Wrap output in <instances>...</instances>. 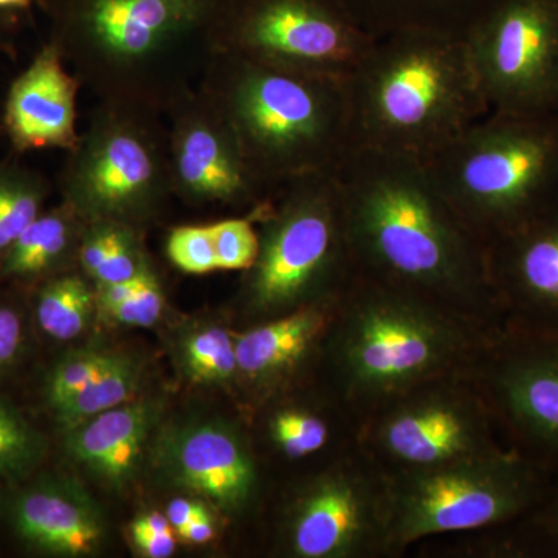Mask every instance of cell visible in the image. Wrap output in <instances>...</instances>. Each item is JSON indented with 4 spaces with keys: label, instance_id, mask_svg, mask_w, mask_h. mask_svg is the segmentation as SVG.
Instances as JSON below:
<instances>
[{
    "label": "cell",
    "instance_id": "cell-12",
    "mask_svg": "<svg viewBox=\"0 0 558 558\" xmlns=\"http://www.w3.org/2000/svg\"><path fill=\"white\" fill-rule=\"evenodd\" d=\"M384 542L385 487L352 465L322 473L290 506L286 543L295 557H360Z\"/></svg>",
    "mask_w": 558,
    "mask_h": 558
},
{
    "label": "cell",
    "instance_id": "cell-17",
    "mask_svg": "<svg viewBox=\"0 0 558 558\" xmlns=\"http://www.w3.org/2000/svg\"><path fill=\"white\" fill-rule=\"evenodd\" d=\"M5 120L17 148L76 145V81L62 65L60 51L47 47L16 80Z\"/></svg>",
    "mask_w": 558,
    "mask_h": 558
},
{
    "label": "cell",
    "instance_id": "cell-37",
    "mask_svg": "<svg viewBox=\"0 0 558 558\" xmlns=\"http://www.w3.org/2000/svg\"><path fill=\"white\" fill-rule=\"evenodd\" d=\"M135 549L142 554L143 557L148 558H168L174 556L175 546H178V535L172 532H165V534H145L134 535L131 537Z\"/></svg>",
    "mask_w": 558,
    "mask_h": 558
},
{
    "label": "cell",
    "instance_id": "cell-20",
    "mask_svg": "<svg viewBox=\"0 0 558 558\" xmlns=\"http://www.w3.org/2000/svg\"><path fill=\"white\" fill-rule=\"evenodd\" d=\"M160 407L150 400L124 403L65 433L70 457L106 486L123 490L134 480Z\"/></svg>",
    "mask_w": 558,
    "mask_h": 558
},
{
    "label": "cell",
    "instance_id": "cell-2",
    "mask_svg": "<svg viewBox=\"0 0 558 558\" xmlns=\"http://www.w3.org/2000/svg\"><path fill=\"white\" fill-rule=\"evenodd\" d=\"M348 94L354 148L422 163L488 113L465 40L432 33L376 38Z\"/></svg>",
    "mask_w": 558,
    "mask_h": 558
},
{
    "label": "cell",
    "instance_id": "cell-6",
    "mask_svg": "<svg viewBox=\"0 0 558 558\" xmlns=\"http://www.w3.org/2000/svg\"><path fill=\"white\" fill-rule=\"evenodd\" d=\"M204 0H89L72 57L84 78L123 106L182 97L215 54L197 47Z\"/></svg>",
    "mask_w": 558,
    "mask_h": 558
},
{
    "label": "cell",
    "instance_id": "cell-30",
    "mask_svg": "<svg viewBox=\"0 0 558 558\" xmlns=\"http://www.w3.org/2000/svg\"><path fill=\"white\" fill-rule=\"evenodd\" d=\"M119 354L101 351V349H78L70 352L51 369L46 385V396L51 409L75 396L90 381L116 362Z\"/></svg>",
    "mask_w": 558,
    "mask_h": 558
},
{
    "label": "cell",
    "instance_id": "cell-36",
    "mask_svg": "<svg viewBox=\"0 0 558 558\" xmlns=\"http://www.w3.org/2000/svg\"><path fill=\"white\" fill-rule=\"evenodd\" d=\"M165 513H167L168 520H170L174 532L185 527L186 524L191 523V521L213 517L205 502L185 497L171 499L170 505H168L167 512Z\"/></svg>",
    "mask_w": 558,
    "mask_h": 558
},
{
    "label": "cell",
    "instance_id": "cell-10",
    "mask_svg": "<svg viewBox=\"0 0 558 558\" xmlns=\"http://www.w3.org/2000/svg\"><path fill=\"white\" fill-rule=\"evenodd\" d=\"M374 43L341 0H242L219 50L349 80Z\"/></svg>",
    "mask_w": 558,
    "mask_h": 558
},
{
    "label": "cell",
    "instance_id": "cell-8",
    "mask_svg": "<svg viewBox=\"0 0 558 558\" xmlns=\"http://www.w3.org/2000/svg\"><path fill=\"white\" fill-rule=\"evenodd\" d=\"M532 490L519 461L490 450L436 468L400 470L385 487V548L501 523L526 508Z\"/></svg>",
    "mask_w": 558,
    "mask_h": 558
},
{
    "label": "cell",
    "instance_id": "cell-13",
    "mask_svg": "<svg viewBox=\"0 0 558 558\" xmlns=\"http://www.w3.org/2000/svg\"><path fill=\"white\" fill-rule=\"evenodd\" d=\"M389 403L374 439L400 470L436 468L488 451L483 411L458 389L428 384Z\"/></svg>",
    "mask_w": 558,
    "mask_h": 558
},
{
    "label": "cell",
    "instance_id": "cell-22",
    "mask_svg": "<svg viewBox=\"0 0 558 558\" xmlns=\"http://www.w3.org/2000/svg\"><path fill=\"white\" fill-rule=\"evenodd\" d=\"M498 392L521 428L558 447V352L529 355L510 363L499 376Z\"/></svg>",
    "mask_w": 558,
    "mask_h": 558
},
{
    "label": "cell",
    "instance_id": "cell-31",
    "mask_svg": "<svg viewBox=\"0 0 558 558\" xmlns=\"http://www.w3.org/2000/svg\"><path fill=\"white\" fill-rule=\"evenodd\" d=\"M211 230L219 270H248L259 250V236L248 219L215 223Z\"/></svg>",
    "mask_w": 558,
    "mask_h": 558
},
{
    "label": "cell",
    "instance_id": "cell-24",
    "mask_svg": "<svg viewBox=\"0 0 558 558\" xmlns=\"http://www.w3.org/2000/svg\"><path fill=\"white\" fill-rule=\"evenodd\" d=\"M73 223L68 213L39 215L3 255L7 277H35L51 269L68 252Z\"/></svg>",
    "mask_w": 558,
    "mask_h": 558
},
{
    "label": "cell",
    "instance_id": "cell-27",
    "mask_svg": "<svg viewBox=\"0 0 558 558\" xmlns=\"http://www.w3.org/2000/svg\"><path fill=\"white\" fill-rule=\"evenodd\" d=\"M46 453V440L16 407L0 399V480L31 475Z\"/></svg>",
    "mask_w": 558,
    "mask_h": 558
},
{
    "label": "cell",
    "instance_id": "cell-16",
    "mask_svg": "<svg viewBox=\"0 0 558 558\" xmlns=\"http://www.w3.org/2000/svg\"><path fill=\"white\" fill-rule=\"evenodd\" d=\"M3 513L25 545L49 556H92L106 539L100 509L65 476H43L21 488L7 499Z\"/></svg>",
    "mask_w": 558,
    "mask_h": 558
},
{
    "label": "cell",
    "instance_id": "cell-35",
    "mask_svg": "<svg viewBox=\"0 0 558 558\" xmlns=\"http://www.w3.org/2000/svg\"><path fill=\"white\" fill-rule=\"evenodd\" d=\"M24 343V325L13 307L0 306V373L10 368Z\"/></svg>",
    "mask_w": 558,
    "mask_h": 558
},
{
    "label": "cell",
    "instance_id": "cell-33",
    "mask_svg": "<svg viewBox=\"0 0 558 558\" xmlns=\"http://www.w3.org/2000/svg\"><path fill=\"white\" fill-rule=\"evenodd\" d=\"M148 264L140 252L134 234L121 223H113L112 241L105 260L94 275L98 286L116 284L138 277L148 270Z\"/></svg>",
    "mask_w": 558,
    "mask_h": 558
},
{
    "label": "cell",
    "instance_id": "cell-19",
    "mask_svg": "<svg viewBox=\"0 0 558 558\" xmlns=\"http://www.w3.org/2000/svg\"><path fill=\"white\" fill-rule=\"evenodd\" d=\"M340 299L319 301L234 333L240 379L271 389L293 376L332 328Z\"/></svg>",
    "mask_w": 558,
    "mask_h": 558
},
{
    "label": "cell",
    "instance_id": "cell-4",
    "mask_svg": "<svg viewBox=\"0 0 558 558\" xmlns=\"http://www.w3.org/2000/svg\"><path fill=\"white\" fill-rule=\"evenodd\" d=\"M457 312L416 292L355 278L332 325L348 398L389 403L459 366L475 339Z\"/></svg>",
    "mask_w": 558,
    "mask_h": 558
},
{
    "label": "cell",
    "instance_id": "cell-23",
    "mask_svg": "<svg viewBox=\"0 0 558 558\" xmlns=\"http://www.w3.org/2000/svg\"><path fill=\"white\" fill-rule=\"evenodd\" d=\"M142 374L143 368L137 360L119 354L97 379L53 409L58 425L68 433L105 411L131 402L142 384Z\"/></svg>",
    "mask_w": 558,
    "mask_h": 558
},
{
    "label": "cell",
    "instance_id": "cell-32",
    "mask_svg": "<svg viewBox=\"0 0 558 558\" xmlns=\"http://www.w3.org/2000/svg\"><path fill=\"white\" fill-rule=\"evenodd\" d=\"M167 252L171 263L186 274L204 275L219 270L209 227H179L172 230Z\"/></svg>",
    "mask_w": 558,
    "mask_h": 558
},
{
    "label": "cell",
    "instance_id": "cell-18",
    "mask_svg": "<svg viewBox=\"0 0 558 558\" xmlns=\"http://www.w3.org/2000/svg\"><path fill=\"white\" fill-rule=\"evenodd\" d=\"M486 253L495 296L535 314L558 315V208L488 242Z\"/></svg>",
    "mask_w": 558,
    "mask_h": 558
},
{
    "label": "cell",
    "instance_id": "cell-7",
    "mask_svg": "<svg viewBox=\"0 0 558 558\" xmlns=\"http://www.w3.org/2000/svg\"><path fill=\"white\" fill-rule=\"evenodd\" d=\"M281 189V201L260 227L258 256L242 290L250 314L264 322L340 299L357 278L336 172Z\"/></svg>",
    "mask_w": 558,
    "mask_h": 558
},
{
    "label": "cell",
    "instance_id": "cell-1",
    "mask_svg": "<svg viewBox=\"0 0 558 558\" xmlns=\"http://www.w3.org/2000/svg\"><path fill=\"white\" fill-rule=\"evenodd\" d=\"M336 178L357 277L458 311L495 299L486 244L459 218L425 163L355 146Z\"/></svg>",
    "mask_w": 558,
    "mask_h": 558
},
{
    "label": "cell",
    "instance_id": "cell-9",
    "mask_svg": "<svg viewBox=\"0 0 558 558\" xmlns=\"http://www.w3.org/2000/svg\"><path fill=\"white\" fill-rule=\"evenodd\" d=\"M465 46L488 112L558 113V0H498Z\"/></svg>",
    "mask_w": 558,
    "mask_h": 558
},
{
    "label": "cell",
    "instance_id": "cell-29",
    "mask_svg": "<svg viewBox=\"0 0 558 558\" xmlns=\"http://www.w3.org/2000/svg\"><path fill=\"white\" fill-rule=\"evenodd\" d=\"M269 435L284 457L301 459L325 449L329 442V425L314 411L284 409L271 414Z\"/></svg>",
    "mask_w": 558,
    "mask_h": 558
},
{
    "label": "cell",
    "instance_id": "cell-11",
    "mask_svg": "<svg viewBox=\"0 0 558 558\" xmlns=\"http://www.w3.org/2000/svg\"><path fill=\"white\" fill-rule=\"evenodd\" d=\"M170 182L171 167L135 108L116 102L73 146L65 191L78 215L123 226L149 213Z\"/></svg>",
    "mask_w": 558,
    "mask_h": 558
},
{
    "label": "cell",
    "instance_id": "cell-3",
    "mask_svg": "<svg viewBox=\"0 0 558 558\" xmlns=\"http://www.w3.org/2000/svg\"><path fill=\"white\" fill-rule=\"evenodd\" d=\"M209 102L267 190L336 172L354 148L348 80L219 50L211 62Z\"/></svg>",
    "mask_w": 558,
    "mask_h": 558
},
{
    "label": "cell",
    "instance_id": "cell-38",
    "mask_svg": "<svg viewBox=\"0 0 558 558\" xmlns=\"http://www.w3.org/2000/svg\"><path fill=\"white\" fill-rule=\"evenodd\" d=\"M175 535L182 542L190 543V545H205V543H209L216 537L215 519L208 517V519L191 521L185 527L175 532Z\"/></svg>",
    "mask_w": 558,
    "mask_h": 558
},
{
    "label": "cell",
    "instance_id": "cell-15",
    "mask_svg": "<svg viewBox=\"0 0 558 558\" xmlns=\"http://www.w3.org/2000/svg\"><path fill=\"white\" fill-rule=\"evenodd\" d=\"M159 465L175 486L223 512L244 510L255 497L258 473L245 439L219 421L182 425L163 436Z\"/></svg>",
    "mask_w": 558,
    "mask_h": 558
},
{
    "label": "cell",
    "instance_id": "cell-28",
    "mask_svg": "<svg viewBox=\"0 0 558 558\" xmlns=\"http://www.w3.org/2000/svg\"><path fill=\"white\" fill-rule=\"evenodd\" d=\"M43 189L31 175L0 170V253L16 242L40 215Z\"/></svg>",
    "mask_w": 558,
    "mask_h": 558
},
{
    "label": "cell",
    "instance_id": "cell-34",
    "mask_svg": "<svg viewBox=\"0 0 558 558\" xmlns=\"http://www.w3.org/2000/svg\"><path fill=\"white\" fill-rule=\"evenodd\" d=\"M165 311V295L159 279L150 274L134 293L105 314L119 325L131 328H150L161 318Z\"/></svg>",
    "mask_w": 558,
    "mask_h": 558
},
{
    "label": "cell",
    "instance_id": "cell-14",
    "mask_svg": "<svg viewBox=\"0 0 558 558\" xmlns=\"http://www.w3.org/2000/svg\"><path fill=\"white\" fill-rule=\"evenodd\" d=\"M207 102L179 113L171 140L172 183L197 202L260 205L266 186L250 170L227 121Z\"/></svg>",
    "mask_w": 558,
    "mask_h": 558
},
{
    "label": "cell",
    "instance_id": "cell-5",
    "mask_svg": "<svg viewBox=\"0 0 558 558\" xmlns=\"http://www.w3.org/2000/svg\"><path fill=\"white\" fill-rule=\"evenodd\" d=\"M425 167L487 245L558 208V113L488 112Z\"/></svg>",
    "mask_w": 558,
    "mask_h": 558
},
{
    "label": "cell",
    "instance_id": "cell-21",
    "mask_svg": "<svg viewBox=\"0 0 558 558\" xmlns=\"http://www.w3.org/2000/svg\"><path fill=\"white\" fill-rule=\"evenodd\" d=\"M374 38L421 32L465 40L498 0H341Z\"/></svg>",
    "mask_w": 558,
    "mask_h": 558
},
{
    "label": "cell",
    "instance_id": "cell-25",
    "mask_svg": "<svg viewBox=\"0 0 558 558\" xmlns=\"http://www.w3.org/2000/svg\"><path fill=\"white\" fill-rule=\"evenodd\" d=\"M97 304V293L83 278L69 275L53 279L40 289L36 301V318L40 329L51 339H76L86 330Z\"/></svg>",
    "mask_w": 558,
    "mask_h": 558
},
{
    "label": "cell",
    "instance_id": "cell-26",
    "mask_svg": "<svg viewBox=\"0 0 558 558\" xmlns=\"http://www.w3.org/2000/svg\"><path fill=\"white\" fill-rule=\"evenodd\" d=\"M179 359L183 373L196 384L223 387L240 379L234 332L222 326L190 332L180 344Z\"/></svg>",
    "mask_w": 558,
    "mask_h": 558
},
{
    "label": "cell",
    "instance_id": "cell-40",
    "mask_svg": "<svg viewBox=\"0 0 558 558\" xmlns=\"http://www.w3.org/2000/svg\"><path fill=\"white\" fill-rule=\"evenodd\" d=\"M28 3V0H0V7H20Z\"/></svg>",
    "mask_w": 558,
    "mask_h": 558
},
{
    "label": "cell",
    "instance_id": "cell-39",
    "mask_svg": "<svg viewBox=\"0 0 558 558\" xmlns=\"http://www.w3.org/2000/svg\"><path fill=\"white\" fill-rule=\"evenodd\" d=\"M172 531H174V529H172L167 513L160 512L143 513L138 519L132 521L130 526L131 537L145 534H165V532Z\"/></svg>",
    "mask_w": 558,
    "mask_h": 558
}]
</instances>
